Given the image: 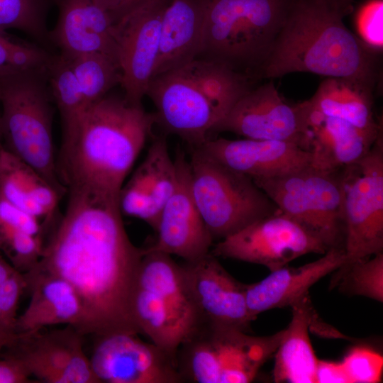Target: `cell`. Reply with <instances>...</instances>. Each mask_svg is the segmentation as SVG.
<instances>
[{
    "label": "cell",
    "mask_w": 383,
    "mask_h": 383,
    "mask_svg": "<svg viewBox=\"0 0 383 383\" xmlns=\"http://www.w3.org/2000/svg\"><path fill=\"white\" fill-rule=\"evenodd\" d=\"M65 212L51 229L36 267L67 280L82 308L79 332L140 334L132 301L144 249L129 238L117 199L67 190Z\"/></svg>",
    "instance_id": "cell-1"
},
{
    "label": "cell",
    "mask_w": 383,
    "mask_h": 383,
    "mask_svg": "<svg viewBox=\"0 0 383 383\" xmlns=\"http://www.w3.org/2000/svg\"><path fill=\"white\" fill-rule=\"evenodd\" d=\"M351 9L352 3L344 0H290L260 77L310 72L374 89L379 74L376 52L344 24Z\"/></svg>",
    "instance_id": "cell-2"
},
{
    "label": "cell",
    "mask_w": 383,
    "mask_h": 383,
    "mask_svg": "<svg viewBox=\"0 0 383 383\" xmlns=\"http://www.w3.org/2000/svg\"><path fill=\"white\" fill-rule=\"evenodd\" d=\"M153 113L124 96L107 94L82 113L62 138L59 177L70 189H84L117 199L125 179L151 135Z\"/></svg>",
    "instance_id": "cell-3"
},
{
    "label": "cell",
    "mask_w": 383,
    "mask_h": 383,
    "mask_svg": "<svg viewBox=\"0 0 383 383\" xmlns=\"http://www.w3.org/2000/svg\"><path fill=\"white\" fill-rule=\"evenodd\" d=\"M253 80L223 64L196 57L152 77L146 95L156 109L155 123L198 148L252 88Z\"/></svg>",
    "instance_id": "cell-4"
},
{
    "label": "cell",
    "mask_w": 383,
    "mask_h": 383,
    "mask_svg": "<svg viewBox=\"0 0 383 383\" xmlns=\"http://www.w3.org/2000/svg\"><path fill=\"white\" fill-rule=\"evenodd\" d=\"M48 64L0 76L1 144L64 196L67 189L55 157Z\"/></svg>",
    "instance_id": "cell-5"
},
{
    "label": "cell",
    "mask_w": 383,
    "mask_h": 383,
    "mask_svg": "<svg viewBox=\"0 0 383 383\" xmlns=\"http://www.w3.org/2000/svg\"><path fill=\"white\" fill-rule=\"evenodd\" d=\"M289 1L207 0L197 57L259 77Z\"/></svg>",
    "instance_id": "cell-6"
},
{
    "label": "cell",
    "mask_w": 383,
    "mask_h": 383,
    "mask_svg": "<svg viewBox=\"0 0 383 383\" xmlns=\"http://www.w3.org/2000/svg\"><path fill=\"white\" fill-rule=\"evenodd\" d=\"M188 162L193 199L213 242L279 210L250 177L201 149L193 148Z\"/></svg>",
    "instance_id": "cell-7"
},
{
    "label": "cell",
    "mask_w": 383,
    "mask_h": 383,
    "mask_svg": "<svg viewBox=\"0 0 383 383\" xmlns=\"http://www.w3.org/2000/svg\"><path fill=\"white\" fill-rule=\"evenodd\" d=\"M270 355L265 336L199 322L180 344L176 360L183 382L248 383Z\"/></svg>",
    "instance_id": "cell-8"
},
{
    "label": "cell",
    "mask_w": 383,
    "mask_h": 383,
    "mask_svg": "<svg viewBox=\"0 0 383 383\" xmlns=\"http://www.w3.org/2000/svg\"><path fill=\"white\" fill-rule=\"evenodd\" d=\"M287 215L328 248L344 249L343 172L307 166L275 177L253 181Z\"/></svg>",
    "instance_id": "cell-9"
},
{
    "label": "cell",
    "mask_w": 383,
    "mask_h": 383,
    "mask_svg": "<svg viewBox=\"0 0 383 383\" xmlns=\"http://www.w3.org/2000/svg\"><path fill=\"white\" fill-rule=\"evenodd\" d=\"M342 172L345 264H349L383 251L382 133L365 156Z\"/></svg>",
    "instance_id": "cell-10"
},
{
    "label": "cell",
    "mask_w": 383,
    "mask_h": 383,
    "mask_svg": "<svg viewBox=\"0 0 383 383\" xmlns=\"http://www.w3.org/2000/svg\"><path fill=\"white\" fill-rule=\"evenodd\" d=\"M328 250L320 240L278 210L218 241L210 252L217 257L261 265L272 272L304 255H323Z\"/></svg>",
    "instance_id": "cell-11"
},
{
    "label": "cell",
    "mask_w": 383,
    "mask_h": 383,
    "mask_svg": "<svg viewBox=\"0 0 383 383\" xmlns=\"http://www.w3.org/2000/svg\"><path fill=\"white\" fill-rule=\"evenodd\" d=\"M309 114L307 100L291 105L270 82L243 96L212 133L230 132L245 138L291 142L306 150Z\"/></svg>",
    "instance_id": "cell-12"
},
{
    "label": "cell",
    "mask_w": 383,
    "mask_h": 383,
    "mask_svg": "<svg viewBox=\"0 0 383 383\" xmlns=\"http://www.w3.org/2000/svg\"><path fill=\"white\" fill-rule=\"evenodd\" d=\"M171 0H145L112 27L124 98L142 105L157 60L162 16Z\"/></svg>",
    "instance_id": "cell-13"
},
{
    "label": "cell",
    "mask_w": 383,
    "mask_h": 383,
    "mask_svg": "<svg viewBox=\"0 0 383 383\" xmlns=\"http://www.w3.org/2000/svg\"><path fill=\"white\" fill-rule=\"evenodd\" d=\"M83 336L70 325L16 334L1 355L20 360L38 382L100 383L84 351Z\"/></svg>",
    "instance_id": "cell-14"
},
{
    "label": "cell",
    "mask_w": 383,
    "mask_h": 383,
    "mask_svg": "<svg viewBox=\"0 0 383 383\" xmlns=\"http://www.w3.org/2000/svg\"><path fill=\"white\" fill-rule=\"evenodd\" d=\"M96 338L89 361L100 383L183 382L177 361L137 334L120 333Z\"/></svg>",
    "instance_id": "cell-15"
},
{
    "label": "cell",
    "mask_w": 383,
    "mask_h": 383,
    "mask_svg": "<svg viewBox=\"0 0 383 383\" xmlns=\"http://www.w3.org/2000/svg\"><path fill=\"white\" fill-rule=\"evenodd\" d=\"M182 267L199 322L249 332L255 319L248 311L245 284L232 277L211 252Z\"/></svg>",
    "instance_id": "cell-16"
},
{
    "label": "cell",
    "mask_w": 383,
    "mask_h": 383,
    "mask_svg": "<svg viewBox=\"0 0 383 383\" xmlns=\"http://www.w3.org/2000/svg\"><path fill=\"white\" fill-rule=\"evenodd\" d=\"M174 160L177 185L161 211L156 241L148 248L192 262L210 252L213 240L193 199L188 160L179 152Z\"/></svg>",
    "instance_id": "cell-17"
},
{
    "label": "cell",
    "mask_w": 383,
    "mask_h": 383,
    "mask_svg": "<svg viewBox=\"0 0 383 383\" xmlns=\"http://www.w3.org/2000/svg\"><path fill=\"white\" fill-rule=\"evenodd\" d=\"M177 182V165L166 138L156 137L143 160L120 189L121 213L142 220L156 231L161 211Z\"/></svg>",
    "instance_id": "cell-18"
},
{
    "label": "cell",
    "mask_w": 383,
    "mask_h": 383,
    "mask_svg": "<svg viewBox=\"0 0 383 383\" xmlns=\"http://www.w3.org/2000/svg\"><path fill=\"white\" fill-rule=\"evenodd\" d=\"M253 181L282 176L310 165V152L294 143L245 138H209L199 148Z\"/></svg>",
    "instance_id": "cell-19"
},
{
    "label": "cell",
    "mask_w": 383,
    "mask_h": 383,
    "mask_svg": "<svg viewBox=\"0 0 383 383\" xmlns=\"http://www.w3.org/2000/svg\"><path fill=\"white\" fill-rule=\"evenodd\" d=\"M58 9L55 28L49 31L52 46L65 57L101 52L118 61L117 48L111 35L110 14L93 0H52Z\"/></svg>",
    "instance_id": "cell-20"
},
{
    "label": "cell",
    "mask_w": 383,
    "mask_h": 383,
    "mask_svg": "<svg viewBox=\"0 0 383 383\" xmlns=\"http://www.w3.org/2000/svg\"><path fill=\"white\" fill-rule=\"evenodd\" d=\"M346 260L344 249L332 248L319 259L294 267L285 265L258 282L246 284V301L250 316L274 309L292 306L309 294L322 278L334 272Z\"/></svg>",
    "instance_id": "cell-21"
},
{
    "label": "cell",
    "mask_w": 383,
    "mask_h": 383,
    "mask_svg": "<svg viewBox=\"0 0 383 383\" xmlns=\"http://www.w3.org/2000/svg\"><path fill=\"white\" fill-rule=\"evenodd\" d=\"M24 275L30 299L16 318L15 334L30 333L59 324L72 326L79 331L82 308L73 287L62 277L36 266Z\"/></svg>",
    "instance_id": "cell-22"
},
{
    "label": "cell",
    "mask_w": 383,
    "mask_h": 383,
    "mask_svg": "<svg viewBox=\"0 0 383 383\" xmlns=\"http://www.w3.org/2000/svg\"><path fill=\"white\" fill-rule=\"evenodd\" d=\"M378 136L341 119L324 116L309 105L306 150L311 154L309 166L314 169L335 172L357 163L370 150Z\"/></svg>",
    "instance_id": "cell-23"
},
{
    "label": "cell",
    "mask_w": 383,
    "mask_h": 383,
    "mask_svg": "<svg viewBox=\"0 0 383 383\" xmlns=\"http://www.w3.org/2000/svg\"><path fill=\"white\" fill-rule=\"evenodd\" d=\"M207 0H171L162 16L152 78L197 57Z\"/></svg>",
    "instance_id": "cell-24"
},
{
    "label": "cell",
    "mask_w": 383,
    "mask_h": 383,
    "mask_svg": "<svg viewBox=\"0 0 383 383\" xmlns=\"http://www.w3.org/2000/svg\"><path fill=\"white\" fill-rule=\"evenodd\" d=\"M0 195L40 221L43 232L57 220L63 197L40 174L0 144Z\"/></svg>",
    "instance_id": "cell-25"
},
{
    "label": "cell",
    "mask_w": 383,
    "mask_h": 383,
    "mask_svg": "<svg viewBox=\"0 0 383 383\" xmlns=\"http://www.w3.org/2000/svg\"><path fill=\"white\" fill-rule=\"evenodd\" d=\"M292 318L274 353V382L315 383L318 359L309 338L315 311L309 296L291 306Z\"/></svg>",
    "instance_id": "cell-26"
},
{
    "label": "cell",
    "mask_w": 383,
    "mask_h": 383,
    "mask_svg": "<svg viewBox=\"0 0 383 383\" xmlns=\"http://www.w3.org/2000/svg\"><path fill=\"white\" fill-rule=\"evenodd\" d=\"M372 91L371 87L354 80L327 77L308 101L313 111L377 137L382 128L374 117Z\"/></svg>",
    "instance_id": "cell-27"
},
{
    "label": "cell",
    "mask_w": 383,
    "mask_h": 383,
    "mask_svg": "<svg viewBox=\"0 0 383 383\" xmlns=\"http://www.w3.org/2000/svg\"><path fill=\"white\" fill-rule=\"evenodd\" d=\"M137 286L162 300L184 323L189 332L199 322L182 265L177 264L170 255L144 249Z\"/></svg>",
    "instance_id": "cell-28"
},
{
    "label": "cell",
    "mask_w": 383,
    "mask_h": 383,
    "mask_svg": "<svg viewBox=\"0 0 383 383\" xmlns=\"http://www.w3.org/2000/svg\"><path fill=\"white\" fill-rule=\"evenodd\" d=\"M132 311L140 334L177 361L178 348L189 332L181 319L158 296L138 286L133 294Z\"/></svg>",
    "instance_id": "cell-29"
},
{
    "label": "cell",
    "mask_w": 383,
    "mask_h": 383,
    "mask_svg": "<svg viewBox=\"0 0 383 383\" xmlns=\"http://www.w3.org/2000/svg\"><path fill=\"white\" fill-rule=\"evenodd\" d=\"M65 58L79 85L85 110L121 84L118 62L109 55L90 52Z\"/></svg>",
    "instance_id": "cell-30"
},
{
    "label": "cell",
    "mask_w": 383,
    "mask_h": 383,
    "mask_svg": "<svg viewBox=\"0 0 383 383\" xmlns=\"http://www.w3.org/2000/svg\"><path fill=\"white\" fill-rule=\"evenodd\" d=\"M334 272L331 285L351 296L383 301V252L343 265Z\"/></svg>",
    "instance_id": "cell-31"
},
{
    "label": "cell",
    "mask_w": 383,
    "mask_h": 383,
    "mask_svg": "<svg viewBox=\"0 0 383 383\" xmlns=\"http://www.w3.org/2000/svg\"><path fill=\"white\" fill-rule=\"evenodd\" d=\"M52 0H0V32L14 28L49 51L51 43L47 16Z\"/></svg>",
    "instance_id": "cell-32"
},
{
    "label": "cell",
    "mask_w": 383,
    "mask_h": 383,
    "mask_svg": "<svg viewBox=\"0 0 383 383\" xmlns=\"http://www.w3.org/2000/svg\"><path fill=\"white\" fill-rule=\"evenodd\" d=\"M44 244L43 236L0 222V252L16 270L26 273L33 269L42 257Z\"/></svg>",
    "instance_id": "cell-33"
},
{
    "label": "cell",
    "mask_w": 383,
    "mask_h": 383,
    "mask_svg": "<svg viewBox=\"0 0 383 383\" xmlns=\"http://www.w3.org/2000/svg\"><path fill=\"white\" fill-rule=\"evenodd\" d=\"M51 55L38 45L16 42L0 32V76L45 65Z\"/></svg>",
    "instance_id": "cell-34"
},
{
    "label": "cell",
    "mask_w": 383,
    "mask_h": 383,
    "mask_svg": "<svg viewBox=\"0 0 383 383\" xmlns=\"http://www.w3.org/2000/svg\"><path fill=\"white\" fill-rule=\"evenodd\" d=\"M340 362L350 383H377L382 380L383 357L373 349L354 347Z\"/></svg>",
    "instance_id": "cell-35"
},
{
    "label": "cell",
    "mask_w": 383,
    "mask_h": 383,
    "mask_svg": "<svg viewBox=\"0 0 383 383\" xmlns=\"http://www.w3.org/2000/svg\"><path fill=\"white\" fill-rule=\"evenodd\" d=\"M383 1L370 0L358 11L356 27L360 39L372 50L380 52L383 46Z\"/></svg>",
    "instance_id": "cell-36"
},
{
    "label": "cell",
    "mask_w": 383,
    "mask_h": 383,
    "mask_svg": "<svg viewBox=\"0 0 383 383\" xmlns=\"http://www.w3.org/2000/svg\"><path fill=\"white\" fill-rule=\"evenodd\" d=\"M25 290L26 280L24 273L15 269L0 287V326L10 334H15L17 309Z\"/></svg>",
    "instance_id": "cell-37"
},
{
    "label": "cell",
    "mask_w": 383,
    "mask_h": 383,
    "mask_svg": "<svg viewBox=\"0 0 383 383\" xmlns=\"http://www.w3.org/2000/svg\"><path fill=\"white\" fill-rule=\"evenodd\" d=\"M0 359V383L34 382L30 374L23 363L18 358L1 355Z\"/></svg>",
    "instance_id": "cell-38"
},
{
    "label": "cell",
    "mask_w": 383,
    "mask_h": 383,
    "mask_svg": "<svg viewBox=\"0 0 383 383\" xmlns=\"http://www.w3.org/2000/svg\"><path fill=\"white\" fill-rule=\"evenodd\" d=\"M315 383H350L341 362L318 360Z\"/></svg>",
    "instance_id": "cell-39"
},
{
    "label": "cell",
    "mask_w": 383,
    "mask_h": 383,
    "mask_svg": "<svg viewBox=\"0 0 383 383\" xmlns=\"http://www.w3.org/2000/svg\"><path fill=\"white\" fill-rule=\"evenodd\" d=\"M145 0H93V1L108 12L113 24L122 16L143 2Z\"/></svg>",
    "instance_id": "cell-40"
},
{
    "label": "cell",
    "mask_w": 383,
    "mask_h": 383,
    "mask_svg": "<svg viewBox=\"0 0 383 383\" xmlns=\"http://www.w3.org/2000/svg\"><path fill=\"white\" fill-rule=\"evenodd\" d=\"M13 270V267L0 252V287Z\"/></svg>",
    "instance_id": "cell-41"
},
{
    "label": "cell",
    "mask_w": 383,
    "mask_h": 383,
    "mask_svg": "<svg viewBox=\"0 0 383 383\" xmlns=\"http://www.w3.org/2000/svg\"><path fill=\"white\" fill-rule=\"evenodd\" d=\"M16 334H10L0 328V357L4 348L11 343Z\"/></svg>",
    "instance_id": "cell-42"
},
{
    "label": "cell",
    "mask_w": 383,
    "mask_h": 383,
    "mask_svg": "<svg viewBox=\"0 0 383 383\" xmlns=\"http://www.w3.org/2000/svg\"><path fill=\"white\" fill-rule=\"evenodd\" d=\"M1 143V106H0V144Z\"/></svg>",
    "instance_id": "cell-43"
},
{
    "label": "cell",
    "mask_w": 383,
    "mask_h": 383,
    "mask_svg": "<svg viewBox=\"0 0 383 383\" xmlns=\"http://www.w3.org/2000/svg\"><path fill=\"white\" fill-rule=\"evenodd\" d=\"M344 1L350 2V3H352V1H353V0H344Z\"/></svg>",
    "instance_id": "cell-44"
}]
</instances>
